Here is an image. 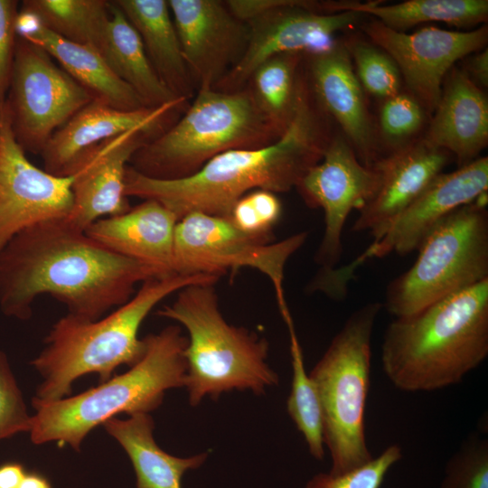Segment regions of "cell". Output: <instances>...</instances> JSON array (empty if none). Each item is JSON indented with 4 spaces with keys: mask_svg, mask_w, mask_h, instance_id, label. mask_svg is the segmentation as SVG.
Here are the masks:
<instances>
[{
    "mask_svg": "<svg viewBox=\"0 0 488 488\" xmlns=\"http://www.w3.org/2000/svg\"><path fill=\"white\" fill-rule=\"evenodd\" d=\"M153 277H159L153 268L110 251L65 220L46 221L20 232L1 250L0 309L27 320L35 299L49 295L69 314L95 321Z\"/></svg>",
    "mask_w": 488,
    "mask_h": 488,
    "instance_id": "6da1fadb",
    "label": "cell"
},
{
    "mask_svg": "<svg viewBox=\"0 0 488 488\" xmlns=\"http://www.w3.org/2000/svg\"><path fill=\"white\" fill-rule=\"evenodd\" d=\"M298 81L293 117L274 142L232 149L179 179H155L127 166L126 195L153 200L180 220L191 212L230 218L236 202L254 190L286 192L319 163L333 137L329 116L317 104L305 79Z\"/></svg>",
    "mask_w": 488,
    "mask_h": 488,
    "instance_id": "7a4b0ae2",
    "label": "cell"
},
{
    "mask_svg": "<svg viewBox=\"0 0 488 488\" xmlns=\"http://www.w3.org/2000/svg\"><path fill=\"white\" fill-rule=\"evenodd\" d=\"M488 355V280L393 320L381 344L382 370L400 390L459 383Z\"/></svg>",
    "mask_w": 488,
    "mask_h": 488,
    "instance_id": "3957f363",
    "label": "cell"
},
{
    "mask_svg": "<svg viewBox=\"0 0 488 488\" xmlns=\"http://www.w3.org/2000/svg\"><path fill=\"white\" fill-rule=\"evenodd\" d=\"M219 278L179 274L153 277L143 282L134 296L108 315L95 321L69 314L60 318L45 337L43 349L31 361L42 378L33 399L58 400L70 396L73 382L82 376L96 373L101 383L114 376L118 366L132 367L145 353V343L138 332L149 313L187 286L215 284Z\"/></svg>",
    "mask_w": 488,
    "mask_h": 488,
    "instance_id": "277c9868",
    "label": "cell"
},
{
    "mask_svg": "<svg viewBox=\"0 0 488 488\" xmlns=\"http://www.w3.org/2000/svg\"><path fill=\"white\" fill-rule=\"evenodd\" d=\"M144 341L143 357L126 372L75 396L50 402L32 399L31 441L80 451L89 433L106 420L122 413H150L167 390L184 387L188 340L181 327L168 325Z\"/></svg>",
    "mask_w": 488,
    "mask_h": 488,
    "instance_id": "5b68a950",
    "label": "cell"
},
{
    "mask_svg": "<svg viewBox=\"0 0 488 488\" xmlns=\"http://www.w3.org/2000/svg\"><path fill=\"white\" fill-rule=\"evenodd\" d=\"M157 314L179 323L188 333L184 387L191 406L232 390L259 395L278 383L277 372L267 361V340L225 320L214 284L182 288Z\"/></svg>",
    "mask_w": 488,
    "mask_h": 488,
    "instance_id": "8992f818",
    "label": "cell"
},
{
    "mask_svg": "<svg viewBox=\"0 0 488 488\" xmlns=\"http://www.w3.org/2000/svg\"><path fill=\"white\" fill-rule=\"evenodd\" d=\"M282 134L259 108L251 89L201 88L175 125L135 153L131 167L151 178L179 179L219 154L265 146Z\"/></svg>",
    "mask_w": 488,
    "mask_h": 488,
    "instance_id": "52a82bcc",
    "label": "cell"
},
{
    "mask_svg": "<svg viewBox=\"0 0 488 488\" xmlns=\"http://www.w3.org/2000/svg\"><path fill=\"white\" fill-rule=\"evenodd\" d=\"M380 309V303L371 302L354 311L309 374L320 401L324 444L330 453L333 475L373 458L366 442L364 413L371 336Z\"/></svg>",
    "mask_w": 488,
    "mask_h": 488,
    "instance_id": "ba28073f",
    "label": "cell"
},
{
    "mask_svg": "<svg viewBox=\"0 0 488 488\" xmlns=\"http://www.w3.org/2000/svg\"><path fill=\"white\" fill-rule=\"evenodd\" d=\"M487 192L444 218L420 244L418 256L388 286L387 311L413 314L459 291L488 280Z\"/></svg>",
    "mask_w": 488,
    "mask_h": 488,
    "instance_id": "9c48e42d",
    "label": "cell"
},
{
    "mask_svg": "<svg viewBox=\"0 0 488 488\" xmlns=\"http://www.w3.org/2000/svg\"><path fill=\"white\" fill-rule=\"evenodd\" d=\"M306 238L300 232L272 243L243 232L230 218L191 212L175 228L174 272L220 277L241 267L258 270L272 283L284 318L290 314L283 289L285 266Z\"/></svg>",
    "mask_w": 488,
    "mask_h": 488,
    "instance_id": "30bf717a",
    "label": "cell"
},
{
    "mask_svg": "<svg viewBox=\"0 0 488 488\" xmlns=\"http://www.w3.org/2000/svg\"><path fill=\"white\" fill-rule=\"evenodd\" d=\"M10 88L6 102L15 139L24 151L40 154L94 99L42 48L22 38L16 40Z\"/></svg>",
    "mask_w": 488,
    "mask_h": 488,
    "instance_id": "8fae6325",
    "label": "cell"
},
{
    "mask_svg": "<svg viewBox=\"0 0 488 488\" xmlns=\"http://www.w3.org/2000/svg\"><path fill=\"white\" fill-rule=\"evenodd\" d=\"M328 2L272 0L271 7L247 23L249 39L235 66L216 85L222 91L241 89L266 60L286 52L316 53L330 48L333 35L355 26L356 11L326 14Z\"/></svg>",
    "mask_w": 488,
    "mask_h": 488,
    "instance_id": "7c38bea8",
    "label": "cell"
},
{
    "mask_svg": "<svg viewBox=\"0 0 488 488\" xmlns=\"http://www.w3.org/2000/svg\"><path fill=\"white\" fill-rule=\"evenodd\" d=\"M381 174L375 166L362 164L346 138L334 136L323 158L296 185L310 208L324 215V232L315 255L321 272L334 268L343 253L344 223L354 209L360 211L377 193Z\"/></svg>",
    "mask_w": 488,
    "mask_h": 488,
    "instance_id": "4fadbf2b",
    "label": "cell"
},
{
    "mask_svg": "<svg viewBox=\"0 0 488 488\" xmlns=\"http://www.w3.org/2000/svg\"><path fill=\"white\" fill-rule=\"evenodd\" d=\"M71 183L72 175H54L28 160L5 102L0 111V252L24 230L66 219L72 208Z\"/></svg>",
    "mask_w": 488,
    "mask_h": 488,
    "instance_id": "5bb4252c",
    "label": "cell"
},
{
    "mask_svg": "<svg viewBox=\"0 0 488 488\" xmlns=\"http://www.w3.org/2000/svg\"><path fill=\"white\" fill-rule=\"evenodd\" d=\"M362 29L371 42L395 61L408 93L428 113L436 109L444 80L455 61L484 49L488 39L484 25L470 32L429 26L405 33L373 20Z\"/></svg>",
    "mask_w": 488,
    "mask_h": 488,
    "instance_id": "9a60e30c",
    "label": "cell"
},
{
    "mask_svg": "<svg viewBox=\"0 0 488 488\" xmlns=\"http://www.w3.org/2000/svg\"><path fill=\"white\" fill-rule=\"evenodd\" d=\"M488 189V157H478L451 173L436 176L418 198L391 223L381 239L349 266L336 269L347 284L366 259L389 252L407 255L418 250L427 234L452 211L474 202Z\"/></svg>",
    "mask_w": 488,
    "mask_h": 488,
    "instance_id": "2e32d148",
    "label": "cell"
},
{
    "mask_svg": "<svg viewBox=\"0 0 488 488\" xmlns=\"http://www.w3.org/2000/svg\"><path fill=\"white\" fill-rule=\"evenodd\" d=\"M183 60L201 88H215L242 56L249 26L225 2L169 0Z\"/></svg>",
    "mask_w": 488,
    "mask_h": 488,
    "instance_id": "e0dca14e",
    "label": "cell"
},
{
    "mask_svg": "<svg viewBox=\"0 0 488 488\" xmlns=\"http://www.w3.org/2000/svg\"><path fill=\"white\" fill-rule=\"evenodd\" d=\"M149 137L133 130L109 138L85 152L74 164L72 208L64 219L85 231L96 221L122 214L130 207L125 192L127 165Z\"/></svg>",
    "mask_w": 488,
    "mask_h": 488,
    "instance_id": "ac0fdd59",
    "label": "cell"
},
{
    "mask_svg": "<svg viewBox=\"0 0 488 488\" xmlns=\"http://www.w3.org/2000/svg\"><path fill=\"white\" fill-rule=\"evenodd\" d=\"M310 88L324 110L340 126L360 162L373 166L382 158L364 89L343 42L308 54Z\"/></svg>",
    "mask_w": 488,
    "mask_h": 488,
    "instance_id": "d6986e66",
    "label": "cell"
},
{
    "mask_svg": "<svg viewBox=\"0 0 488 488\" xmlns=\"http://www.w3.org/2000/svg\"><path fill=\"white\" fill-rule=\"evenodd\" d=\"M451 155L423 138L387 155L375 166L381 174L375 196L359 211L352 230L370 231L378 242L391 223L442 173Z\"/></svg>",
    "mask_w": 488,
    "mask_h": 488,
    "instance_id": "ffe728a7",
    "label": "cell"
},
{
    "mask_svg": "<svg viewBox=\"0 0 488 488\" xmlns=\"http://www.w3.org/2000/svg\"><path fill=\"white\" fill-rule=\"evenodd\" d=\"M184 99L155 108L127 111L92 99L58 129L41 152L44 170L69 176L77 160L88 150L109 138L138 130L156 135L169 113Z\"/></svg>",
    "mask_w": 488,
    "mask_h": 488,
    "instance_id": "44dd1931",
    "label": "cell"
},
{
    "mask_svg": "<svg viewBox=\"0 0 488 488\" xmlns=\"http://www.w3.org/2000/svg\"><path fill=\"white\" fill-rule=\"evenodd\" d=\"M179 219L153 200L93 222L85 232L110 251L153 268L159 277L174 272V243Z\"/></svg>",
    "mask_w": 488,
    "mask_h": 488,
    "instance_id": "7402d4cb",
    "label": "cell"
},
{
    "mask_svg": "<svg viewBox=\"0 0 488 488\" xmlns=\"http://www.w3.org/2000/svg\"><path fill=\"white\" fill-rule=\"evenodd\" d=\"M435 115L423 139L455 156L463 166L488 143V99L463 69L446 74Z\"/></svg>",
    "mask_w": 488,
    "mask_h": 488,
    "instance_id": "603a6c76",
    "label": "cell"
},
{
    "mask_svg": "<svg viewBox=\"0 0 488 488\" xmlns=\"http://www.w3.org/2000/svg\"><path fill=\"white\" fill-rule=\"evenodd\" d=\"M101 426L129 457L136 488H182L183 474L199 468L208 457V453L177 457L164 451L154 438L150 413H134L126 419L114 417Z\"/></svg>",
    "mask_w": 488,
    "mask_h": 488,
    "instance_id": "cb8c5ba5",
    "label": "cell"
},
{
    "mask_svg": "<svg viewBox=\"0 0 488 488\" xmlns=\"http://www.w3.org/2000/svg\"><path fill=\"white\" fill-rule=\"evenodd\" d=\"M42 48L94 99L121 110L146 108L140 97L109 68L96 49L70 42L40 23L20 36Z\"/></svg>",
    "mask_w": 488,
    "mask_h": 488,
    "instance_id": "d4e9b609",
    "label": "cell"
},
{
    "mask_svg": "<svg viewBox=\"0 0 488 488\" xmlns=\"http://www.w3.org/2000/svg\"><path fill=\"white\" fill-rule=\"evenodd\" d=\"M137 31L149 60L165 86L178 98L192 94V80L183 60L168 1H113Z\"/></svg>",
    "mask_w": 488,
    "mask_h": 488,
    "instance_id": "484cf974",
    "label": "cell"
},
{
    "mask_svg": "<svg viewBox=\"0 0 488 488\" xmlns=\"http://www.w3.org/2000/svg\"><path fill=\"white\" fill-rule=\"evenodd\" d=\"M111 70L127 83L146 108H158L179 99L154 69L140 35L124 13L110 2V16L99 48Z\"/></svg>",
    "mask_w": 488,
    "mask_h": 488,
    "instance_id": "4316f807",
    "label": "cell"
},
{
    "mask_svg": "<svg viewBox=\"0 0 488 488\" xmlns=\"http://www.w3.org/2000/svg\"><path fill=\"white\" fill-rule=\"evenodd\" d=\"M343 11L376 17L385 26L402 32L418 23L444 22L464 28L487 21V0H408L395 5L346 1Z\"/></svg>",
    "mask_w": 488,
    "mask_h": 488,
    "instance_id": "83f0119b",
    "label": "cell"
},
{
    "mask_svg": "<svg viewBox=\"0 0 488 488\" xmlns=\"http://www.w3.org/2000/svg\"><path fill=\"white\" fill-rule=\"evenodd\" d=\"M22 8L36 15L41 23L55 34L99 52L110 16V2L26 0Z\"/></svg>",
    "mask_w": 488,
    "mask_h": 488,
    "instance_id": "f1b7e54d",
    "label": "cell"
},
{
    "mask_svg": "<svg viewBox=\"0 0 488 488\" xmlns=\"http://www.w3.org/2000/svg\"><path fill=\"white\" fill-rule=\"evenodd\" d=\"M302 52H286L270 57L252 73L254 99L263 113L284 132L296 107L298 80L296 70Z\"/></svg>",
    "mask_w": 488,
    "mask_h": 488,
    "instance_id": "f546056e",
    "label": "cell"
},
{
    "mask_svg": "<svg viewBox=\"0 0 488 488\" xmlns=\"http://www.w3.org/2000/svg\"><path fill=\"white\" fill-rule=\"evenodd\" d=\"M290 337L292 364L291 390L286 401L287 413L303 435L309 453L317 460L324 455L323 421L316 388L307 374L293 320L286 323Z\"/></svg>",
    "mask_w": 488,
    "mask_h": 488,
    "instance_id": "4dcf8cb0",
    "label": "cell"
},
{
    "mask_svg": "<svg viewBox=\"0 0 488 488\" xmlns=\"http://www.w3.org/2000/svg\"><path fill=\"white\" fill-rule=\"evenodd\" d=\"M343 42L364 90L383 100L400 92L401 75L389 54L363 39Z\"/></svg>",
    "mask_w": 488,
    "mask_h": 488,
    "instance_id": "1f68e13d",
    "label": "cell"
},
{
    "mask_svg": "<svg viewBox=\"0 0 488 488\" xmlns=\"http://www.w3.org/2000/svg\"><path fill=\"white\" fill-rule=\"evenodd\" d=\"M426 109L408 92H399L383 100L380 110V136L389 154L411 143L421 130Z\"/></svg>",
    "mask_w": 488,
    "mask_h": 488,
    "instance_id": "d6a6232c",
    "label": "cell"
},
{
    "mask_svg": "<svg viewBox=\"0 0 488 488\" xmlns=\"http://www.w3.org/2000/svg\"><path fill=\"white\" fill-rule=\"evenodd\" d=\"M440 488H488V440L472 432L445 467Z\"/></svg>",
    "mask_w": 488,
    "mask_h": 488,
    "instance_id": "836d02e7",
    "label": "cell"
},
{
    "mask_svg": "<svg viewBox=\"0 0 488 488\" xmlns=\"http://www.w3.org/2000/svg\"><path fill=\"white\" fill-rule=\"evenodd\" d=\"M402 457L398 444L389 446L379 456L365 465L340 475L320 473L313 476L305 488H380L389 469Z\"/></svg>",
    "mask_w": 488,
    "mask_h": 488,
    "instance_id": "e575fe53",
    "label": "cell"
},
{
    "mask_svg": "<svg viewBox=\"0 0 488 488\" xmlns=\"http://www.w3.org/2000/svg\"><path fill=\"white\" fill-rule=\"evenodd\" d=\"M29 414L21 389L5 354L0 351V441L29 433Z\"/></svg>",
    "mask_w": 488,
    "mask_h": 488,
    "instance_id": "d590c367",
    "label": "cell"
},
{
    "mask_svg": "<svg viewBox=\"0 0 488 488\" xmlns=\"http://www.w3.org/2000/svg\"><path fill=\"white\" fill-rule=\"evenodd\" d=\"M17 6L16 1L0 0V111L6 102L12 78L16 45Z\"/></svg>",
    "mask_w": 488,
    "mask_h": 488,
    "instance_id": "8d00e7d4",
    "label": "cell"
},
{
    "mask_svg": "<svg viewBox=\"0 0 488 488\" xmlns=\"http://www.w3.org/2000/svg\"><path fill=\"white\" fill-rule=\"evenodd\" d=\"M470 80L480 89L488 86V50L487 48L477 52L467 60L463 69Z\"/></svg>",
    "mask_w": 488,
    "mask_h": 488,
    "instance_id": "74e56055",
    "label": "cell"
},
{
    "mask_svg": "<svg viewBox=\"0 0 488 488\" xmlns=\"http://www.w3.org/2000/svg\"><path fill=\"white\" fill-rule=\"evenodd\" d=\"M27 470L19 462H7L0 465V488H19Z\"/></svg>",
    "mask_w": 488,
    "mask_h": 488,
    "instance_id": "f35d334b",
    "label": "cell"
},
{
    "mask_svg": "<svg viewBox=\"0 0 488 488\" xmlns=\"http://www.w3.org/2000/svg\"><path fill=\"white\" fill-rule=\"evenodd\" d=\"M19 488H52L50 481L37 472H27Z\"/></svg>",
    "mask_w": 488,
    "mask_h": 488,
    "instance_id": "ab89813d",
    "label": "cell"
}]
</instances>
